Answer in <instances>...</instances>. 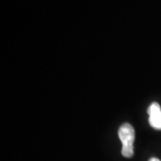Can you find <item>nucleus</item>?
<instances>
[{"label": "nucleus", "instance_id": "obj_1", "mask_svg": "<svg viewBox=\"0 0 161 161\" xmlns=\"http://www.w3.org/2000/svg\"><path fill=\"white\" fill-rule=\"evenodd\" d=\"M118 135L123 143L122 154L125 158H132L133 156V142H134V129L132 125L125 123L122 125L118 130Z\"/></svg>", "mask_w": 161, "mask_h": 161}, {"label": "nucleus", "instance_id": "obj_3", "mask_svg": "<svg viewBox=\"0 0 161 161\" xmlns=\"http://www.w3.org/2000/svg\"><path fill=\"white\" fill-rule=\"evenodd\" d=\"M149 161H160L158 158H150Z\"/></svg>", "mask_w": 161, "mask_h": 161}, {"label": "nucleus", "instance_id": "obj_2", "mask_svg": "<svg viewBox=\"0 0 161 161\" xmlns=\"http://www.w3.org/2000/svg\"><path fill=\"white\" fill-rule=\"evenodd\" d=\"M148 114L150 115L149 122L153 128L161 130V108L158 103H152L148 109Z\"/></svg>", "mask_w": 161, "mask_h": 161}]
</instances>
